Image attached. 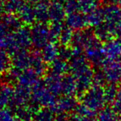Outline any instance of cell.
Instances as JSON below:
<instances>
[{
	"label": "cell",
	"instance_id": "1",
	"mask_svg": "<svg viewBox=\"0 0 121 121\" xmlns=\"http://www.w3.org/2000/svg\"><path fill=\"white\" fill-rule=\"evenodd\" d=\"M104 20L106 25L110 28H113L114 25L121 19V6L109 4L103 8Z\"/></svg>",
	"mask_w": 121,
	"mask_h": 121
},
{
	"label": "cell",
	"instance_id": "2",
	"mask_svg": "<svg viewBox=\"0 0 121 121\" xmlns=\"http://www.w3.org/2000/svg\"><path fill=\"white\" fill-rule=\"evenodd\" d=\"M67 23L70 28H81L88 24L87 15L79 11L69 14L67 18Z\"/></svg>",
	"mask_w": 121,
	"mask_h": 121
},
{
	"label": "cell",
	"instance_id": "3",
	"mask_svg": "<svg viewBox=\"0 0 121 121\" xmlns=\"http://www.w3.org/2000/svg\"><path fill=\"white\" fill-rule=\"evenodd\" d=\"M79 11L84 14H88L98 9L100 0H77Z\"/></svg>",
	"mask_w": 121,
	"mask_h": 121
},
{
	"label": "cell",
	"instance_id": "4",
	"mask_svg": "<svg viewBox=\"0 0 121 121\" xmlns=\"http://www.w3.org/2000/svg\"><path fill=\"white\" fill-rule=\"evenodd\" d=\"M86 15H87L88 24L92 25H100L104 20L103 9L98 8L90 13L86 14Z\"/></svg>",
	"mask_w": 121,
	"mask_h": 121
},
{
	"label": "cell",
	"instance_id": "5",
	"mask_svg": "<svg viewBox=\"0 0 121 121\" xmlns=\"http://www.w3.org/2000/svg\"><path fill=\"white\" fill-rule=\"evenodd\" d=\"M66 12L69 14L73 13V12H79V6L77 0H67L65 6Z\"/></svg>",
	"mask_w": 121,
	"mask_h": 121
},
{
	"label": "cell",
	"instance_id": "6",
	"mask_svg": "<svg viewBox=\"0 0 121 121\" xmlns=\"http://www.w3.org/2000/svg\"><path fill=\"white\" fill-rule=\"evenodd\" d=\"M113 28L115 29L116 31H117L118 33L121 34V19L119 20L115 25H114Z\"/></svg>",
	"mask_w": 121,
	"mask_h": 121
},
{
	"label": "cell",
	"instance_id": "7",
	"mask_svg": "<svg viewBox=\"0 0 121 121\" xmlns=\"http://www.w3.org/2000/svg\"><path fill=\"white\" fill-rule=\"evenodd\" d=\"M106 1L109 3V4H113V5L121 6V0H106Z\"/></svg>",
	"mask_w": 121,
	"mask_h": 121
}]
</instances>
